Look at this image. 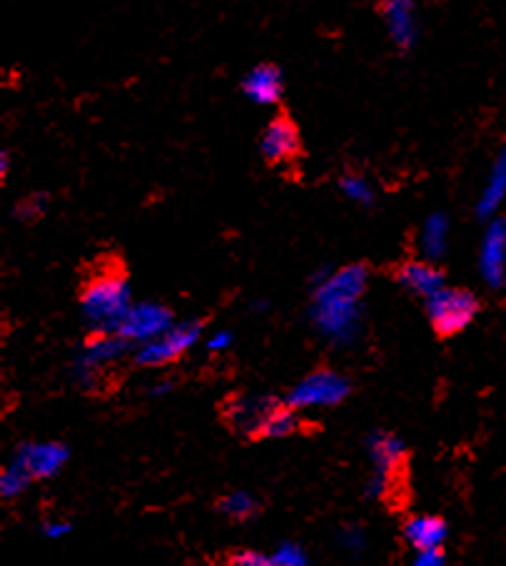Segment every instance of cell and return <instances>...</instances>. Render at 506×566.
<instances>
[{"label":"cell","mask_w":506,"mask_h":566,"mask_svg":"<svg viewBox=\"0 0 506 566\" xmlns=\"http://www.w3.org/2000/svg\"><path fill=\"white\" fill-rule=\"evenodd\" d=\"M352 387L335 370H315L292 387L287 394V402L295 409H315V407H337L339 402L349 397Z\"/></svg>","instance_id":"8992f818"},{"label":"cell","mask_w":506,"mask_h":566,"mask_svg":"<svg viewBox=\"0 0 506 566\" xmlns=\"http://www.w3.org/2000/svg\"><path fill=\"white\" fill-rule=\"evenodd\" d=\"M230 345H232L230 332H217L215 337H210V340H207V347H210L212 352H222L225 347H230Z\"/></svg>","instance_id":"d4e9b609"},{"label":"cell","mask_w":506,"mask_h":566,"mask_svg":"<svg viewBox=\"0 0 506 566\" xmlns=\"http://www.w3.org/2000/svg\"><path fill=\"white\" fill-rule=\"evenodd\" d=\"M504 250H506V225L504 222H497V225H492V230H489L482 252L484 277H487L492 285H499V282H502V272L506 262Z\"/></svg>","instance_id":"9a60e30c"},{"label":"cell","mask_w":506,"mask_h":566,"mask_svg":"<svg viewBox=\"0 0 506 566\" xmlns=\"http://www.w3.org/2000/svg\"><path fill=\"white\" fill-rule=\"evenodd\" d=\"M300 150L302 140L295 120H290L287 115H277L275 120H270L260 138L262 158L270 165H287L300 158Z\"/></svg>","instance_id":"9c48e42d"},{"label":"cell","mask_w":506,"mask_h":566,"mask_svg":"<svg viewBox=\"0 0 506 566\" xmlns=\"http://www.w3.org/2000/svg\"><path fill=\"white\" fill-rule=\"evenodd\" d=\"M242 93L255 105L280 103L285 93V78L275 63H260L242 78Z\"/></svg>","instance_id":"7c38bea8"},{"label":"cell","mask_w":506,"mask_h":566,"mask_svg":"<svg viewBox=\"0 0 506 566\" xmlns=\"http://www.w3.org/2000/svg\"><path fill=\"white\" fill-rule=\"evenodd\" d=\"M217 512L225 514L232 522H250V519H255L260 514V504H257V499L252 494L232 492L217 499Z\"/></svg>","instance_id":"2e32d148"},{"label":"cell","mask_w":506,"mask_h":566,"mask_svg":"<svg viewBox=\"0 0 506 566\" xmlns=\"http://www.w3.org/2000/svg\"><path fill=\"white\" fill-rule=\"evenodd\" d=\"M389 40L399 50H412L419 40V15L414 0H382L379 5Z\"/></svg>","instance_id":"30bf717a"},{"label":"cell","mask_w":506,"mask_h":566,"mask_svg":"<svg viewBox=\"0 0 506 566\" xmlns=\"http://www.w3.org/2000/svg\"><path fill=\"white\" fill-rule=\"evenodd\" d=\"M45 200L43 197H25L18 205V217L20 220H35V217L43 215Z\"/></svg>","instance_id":"7402d4cb"},{"label":"cell","mask_w":506,"mask_h":566,"mask_svg":"<svg viewBox=\"0 0 506 566\" xmlns=\"http://www.w3.org/2000/svg\"><path fill=\"white\" fill-rule=\"evenodd\" d=\"M202 327L205 322L192 320V322H180V325H172L168 332H163L155 340L143 342V347L135 355V365L140 367H165L172 362L180 360L202 335Z\"/></svg>","instance_id":"5b68a950"},{"label":"cell","mask_w":506,"mask_h":566,"mask_svg":"<svg viewBox=\"0 0 506 566\" xmlns=\"http://www.w3.org/2000/svg\"><path fill=\"white\" fill-rule=\"evenodd\" d=\"M30 482H33V477L15 462L13 467L3 469V474H0V494H3V499H15L25 492Z\"/></svg>","instance_id":"ac0fdd59"},{"label":"cell","mask_w":506,"mask_h":566,"mask_svg":"<svg viewBox=\"0 0 506 566\" xmlns=\"http://www.w3.org/2000/svg\"><path fill=\"white\" fill-rule=\"evenodd\" d=\"M272 564H307V557L297 547H282L272 554Z\"/></svg>","instance_id":"603a6c76"},{"label":"cell","mask_w":506,"mask_h":566,"mask_svg":"<svg viewBox=\"0 0 506 566\" xmlns=\"http://www.w3.org/2000/svg\"><path fill=\"white\" fill-rule=\"evenodd\" d=\"M5 175H8V153L0 155V178L5 180Z\"/></svg>","instance_id":"4316f807"},{"label":"cell","mask_w":506,"mask_h":566,"mask_svg":"<svg viewBox=\"0 0 506 566\" xmlns=\"http://www.w3.org/2000/svg\"><path fill=\"white\" fill-rule=\"evenodd\" d=\"M402 532H404V539H407L409 547L417 549V552H427V549H444L449 527L442 517L424 514V517L407 519Z\"/></svg>","instance_id":"5bb4252c"},{"label":"cell","mask_w":506,"mask_h":566,"mask_svg":"<svg viewBox=\"0 0 506 566\" xmlns=\"http://www.w3.org/2000/svg\"><path fill=\"white\" fill-rule=\"evenodd\" d=\"M417 566H439L444 564V552L442 549H427V552H417V559H414Z\"/></svg>","instance_id":"cb8c5ba5"},{"label":"cell","mask_w":506,"mask_h":566,"mask_svg":"<svg viewBox=\"0 0 506 566\" xmlns=\"http://www.w3.org/2000/svg\"><path fill=\"white\" fill-rule=\"evenodd\" d=\"M280 399L275 397H250V394H232L225 404H222V422L240 437L262 439V429H265L267 419L275 412Z\"/></svg>","instance_id":"52a82bcc"},{"label":"cell","mask_w":506,"mask_h":566,"mask_svg":"<svg viewBox=\"0 0 506 566\" xmlns=\"http://www.w3.org/2000/svg\"><path fill=\"white\" fill-rule=\"evenodd\" d=\"M225 562L232 566H267L272 564V557H265V554L255 552V549H240V552L230 554Z\"/></svg>","instance_id":"44dd1931"},{"label":"cell","mask_w":506,"mask_h":566,"mask_svg":"<svg viewBox=\"0 0 506 566\" xmlns=\"http://www.w3.org/2000/svg\"><path fill=\"white\" fill-rule=\"evenodd\" d=\"M367 290V267L349 265L327 277L315 295V322L325 335L347 337Z\"/></svg>","instance_id":"6da1fadb"},{"label":"cell","mask_w":506,"mask_h":566,"mask_svg":"<svg viewBox=\"0 0 506 566\" xmlns=\"http://www.w3.org/2000/svg\"><path fill=\"white\" fill-rule=\"evenodd\" d=\"M172 327V312L168 307L143 302V305H130L128 315L120 322L115 335L128 342H148L168 332Z\"/></svg>","instance_id":"ba28073f"},{"label":"cell","mask_w":506,"mask_h":566,"mask_svg":"<svg viewBox=\"0 0 506 566\" xmlns=\"http://www.w3.org/2000/svg\"><path fill=\"white\" fill-rule=\"evenodd\" d=\"M369 454L374 462V479L369 482L367 494L372 499H389L397 489V482L404 474V464H407V447L402 439L394 434L377 432L369 437Z\"/></svg>","instance_id":"277c9868"},{"label":"cell","mask_w":506,"mask_h":566,"mask_svg":"<svg viewBox=\"0 0 506 566\" xmlns=\"http://www.w3.org/2000/svg\"><path fill=\"white\" fill-rule=\"evenodd\" d=\"M504 188H506V153L502 155V158H499L497 168H494V178H492V183H489L487 195H484L482 205H479V212L492 210V207L497 205L499 200H502Z\"/></svg>","instance_id":"ffe728a7"},{"label":"cell","mask_w":506,"mask_h":566,"mask_svg":"<svg viewBox=\"0 0 506 566\" xmlns=\"http://www.w3.org/2000/svg\"><path fill=\"white\" fill-rule=\"evenodd\" d=\"M80 305L95 332L115 335L130 310V285L123 265L110 260L98 267L80 290Z\"/></svg>","instance_id":"7a4b0ae2"},{"label":"cell","mask_w":506,"mask_h":566,"mask_svg":"<svg viewBox=\"0 0 506 566\" xmlns=\"http://www.w3.org/2000/svg\"><path fill=\"white\" fill-rule=\"evenodd\" d=\"M427 315L437 337L449 340V337H457L459 332H464L477 320L479 300L469 290L442 287L437 295L427 300Z\"/></svg>","instance_id":"3957f363"},{"label":"cell","mask_w":506,"mask_h":566,"mask_svg":"<svg viewBox=\"0 0 506 566\" xmlns=\"http://www.w3.org/2000/svg\"><path fill=\"white\" fill-rule=\"evenodd\" d=\"M447 230H449L447 217H444V215L429 217L427 227H424V235H422L424 252H427L429 257L442 255L444 245H447Z\"/></svg>","instance_id":"e0dca14e"},{"label":"cell","mask_w":506,"mask_h":566,"mask_svg":"<svg viewBox=\"0 0 506 566\" xmlns=\"http://www.w3.org/2000/svg\"><path fill=\"white\" fill-rule=\"evenodd\" d=\"M339 188H342V192L349 197V200L359 202V205H369V202L374 200V192L362 175H354V173L344 175V178L339 180Z\"/></svg>","instance_id":"d6986e66"},{"label":"cell","mask_w":506,"mask_h":566,"mask_svg":"<svg viewBox=\"0 0 506 566\" xmlns=\"http://www.w3.org/2000/svg\"><path fill=\"white\" fill-rule=\"evenodd\" d=\"M68 454V447L60 442H35L23 444L15 462L33 477V482H38L58 474V469L68 462Z\"/></svg>","instance_id":"8fae6325"},{"label":"cell","mask_w":506,"mask_h":566,"mask_svg":"<svg viewBox=\"0 0 506 566\" xmlns=\"http://www.w3.org/2000/svg\"><path fill=\"white\" fill-rule=\"evenodd\" d=\"M394 280L404 287L412 295L424 297L429 300L432 295H437L444 287V275L439 267H434L432 262L424 260H407L394 270Z\"/></svg>","instance_id":"4fadbf2b"},{"label":"cell","mask_w":506,"mask_h":566,"mask_svg":"<svg viewBox=\"0 0 506 566\" xmlns=\"http://www.w3.org/2000/svg\"><path fill=\"white\" fill-rule=\"evenodd\" d=\"M68 529V524H45V534H48V537H60V534H65Z\"/></svg>","instance_id":"484cf974"}]
</instances>
